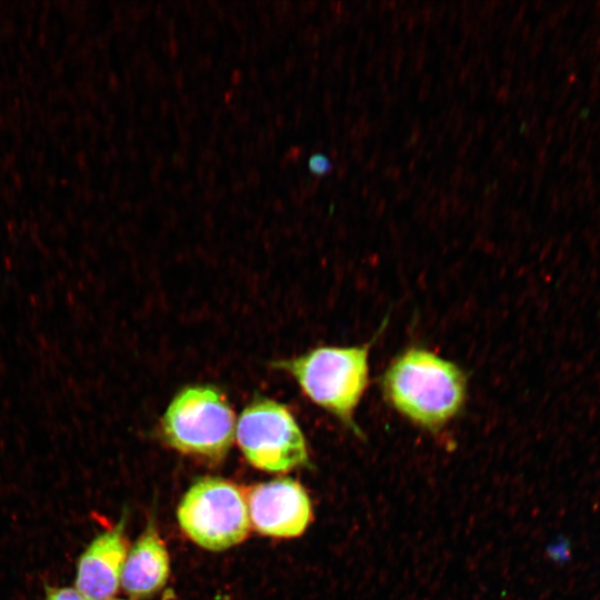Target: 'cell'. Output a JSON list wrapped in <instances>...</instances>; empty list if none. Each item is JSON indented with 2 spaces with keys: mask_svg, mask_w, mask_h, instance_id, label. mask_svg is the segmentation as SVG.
Wrapping results in <instances>:
<instances>
[{
  "mask_svg": "<svg viewBox=\"0 0 600 600\" xmlns=\"http://www.w3.org/2000/svg\"><path fill=\"white\" fill-rule=\"evenodd\" d=\"M44 600H89L76 588H48Z\"/></svg>",
  "mask_w": 600,
  "mask_h": 600,
  "instance_id": "cell-9",
  "label": "cell"
},
{
  "mask_svg": "<svg viewBox=\"0 0 600 600\" xmlns=\"http://www.w3.org/2000/svg\"><path fill=\"white\" fill-rule=\"evenodd\" d=\"M370 347H319L277 367L290 373L313 403L359 434L354 414L369 384Z\"/></svg>",
  "mask_w": 600,
  "mask_h": 600,
  "instance_id": "cell-2",
  "label": "cell"
},
{
  "mask_svg": "<svg viewBox=\"0 0 600 600\" xmlns=\"http://www.w3.org/2000/svg\"><path fill=\"white\" fill-rule=\"evenodd\" d=\"M251 526L261 534L294 538L304 532L312 507L304 488L290 478L256 484L247 500Z\"/></svg>",
  "mask_w": 600,
  "mask_h": 600,
  "instance_id": "cell-6",
  "label": "cell"
},
{
  "mask_svg": "<svg viewBox=\"0 0 600 600\" xmlns=\"http://www.w3.org/2000/svg\"><path fill=\"white\" fill-rule=\"evenodd\" d=\"M234 438L247 461L268 472L309 464L306 438L289 409L271 399L250 402L236 423Z\"/></svg>",
  "mask_w": 600,
  "mask_h": 600,
  "instance_id": "cell-5",
  "label": "cell"
},
{
  "mask_svg": "<svg viewBox=\"0 0 600 600\" xmlns=\"http://www.w3.org/2000/svg\"><path fill=\"white\" fill-rule=\"evenodd\" d=\"M310 170L317 174H323L330 169L329 160L322 154H316L310 158Z\"/></svg>",
  "mask_w": 600,
  "mask_h": 600,
  "instance_id": "cell-10",
  "label": "cell"
},
{
  "mask_svg": "<svg viewBox=\"0 0 600 600\" xmlns=\"http://www.w3.org/2000/svg\"><path fill=\"white\" fill-rule=\"evenodd\" d=\"M177 517L182 531L194 543L211 551L242 542L251 526L242 491L217 477L193 482L178 506Z\"/></svg>",
  "mask_w": 600,
  "mask_h": 600,
  "instance_id": "cell-4",
  "label": "cell"
},
{
  "mask_svg": "<svg viewBox=\"0 0 600 600\" xmlns=\"http://www.w3.org/2000/svg\"><path fill=\"white\" fill-rule=\"evenodd\" d=\"M381 382L391 407L430 431L456 418L467 399V378L461 368L423 348H409L397 356Z\"/></svg>",
  "mask_w": 600,
  "mask_h": 600,
  "instance_id": "cell-1",
  "label": "cell"
},
{
  "mask_svg": "<svg viewBox=\"0 0 600 600\" xmlns=\"http://www.w3.org/2000/svg\"><path fill=\"white\" fill-rule=\"evenodd\" d=\"M126 517L88 544L77 562L74 588L89 600H110L121 586L129 551Z\"/></svg>",
  "mask_w": 600,
  "mask_h": 600,
  "instance_id": "cell-7",
  "label": "cell"
},
{
  "mask_svg": "<svg viewBox=\"0 0 600 600\" xmlns=\"http://www.w3.org/2000/svg\"><path fill=\"white\" fill-rule=\"evenodd\" d=\"M110 600H122V599H113V598H112V599H110Z\"/></svg>",
  "mask_w": 600,
  "mask_h": 600,
  "instance_id": "cell-11",
  "label": "cell"
},
{
  "mask_svg": "<svg viewBox=\"0 0 600 600\" xmlns=\"http://www.w3.org/2000/svg\"><path fill=\"white\" fill-rule=\"evenodd\" d=\"M169 574V553L151 521L128 551L121 587L132 599H146L164 587Z\"/></svg>",
  "mask_w": 600,
  "mask_h": 600,
  "instance_id": "cell-8",
  "label": "cell"
},
{
  "mask_svg": "<svg viewBox=\"0 0 600 600\" xmlns=\"http://www.w3.org/2000/svg\"><path fill=\"white\" fill-rule=\"evenodd\" d=\"M236 418L223 394L211 386H191L179 391L160 422L161 437L174 450L220 461L236 434Z\"/></svg>",
  "mask_w": 600,
  "mask_h": 600,
  "instance_id": "cell-3",
  "label": "cell"
}]
</instances>
